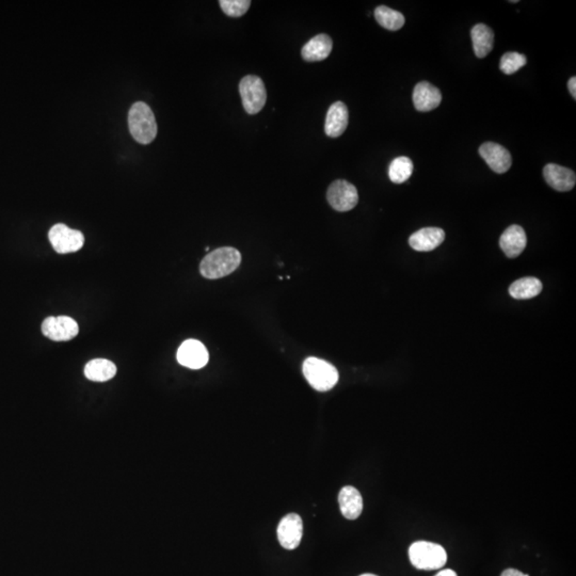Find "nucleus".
<instances>
[{
    "label": "nucleus",
    "mask_w": 576,
    "mask_h": 576,
    "mask_svg": "<svg viewBox=\"0 0 576 576\" xmlns=\"http://www.w3.org/2000/svg\"><path fill=\"white\" fill-rule=\"evenodd\" d=\"M242 254L237 249L223 246L211 251L200 265V273L206 279L215 280L227 277L239 267Z\"/></svg>",
    "instance_id": "nucleus-1"
},
{
    "label": "nucleus",
    "mask_w": 576,
    "mask_h": 576,
    "mask_svg": "<svg viewBox=\"0 0 576 576\" xmlns=\"http://www.w3.org/2000/svg\"><path fill=\"white\" fill-rule=\"evenodd\" d=\"M130 134L141 144H150L157 136V123L152 109L143 101H137L128 113Z\"/></svg>",
    "instance_id": "nucleus-2"
},
{
    "label": "nucleus",
    "mask_w": 576,
    "mask_h": 576,
    "mask_svg": "<svg viewBox=\"0 0 576 576\" xmlns=\"http://www.w3.org/2000/svg\"><path fill=\"white\" fill-rule=\"evenodd\" d=\"M302 372L311 387L318 392L330 391L339 381L337 368L329 362L314 356L306 358Z\"/></svg>",
    "instance_id": "nucleus-3"
},
{
    "label": "nucleus",
    "mask_w": 576,
    "mask_h": 576,
    "mask_svg": "<svg viewBox=\"0 0 576 576\" xmlns=\"http://www.w3.org/2000/svg\"><path fill=\"white\" fill-rule=\"evenodd\" d=\"M409 558L418 570L431 571L444 567L447 561L446 551L434 542H414L409 549Z\"/></svg>",
    "instance_id": "nucleus-4"
},
{
    "label": "nucleus",
    "mask_w": 576,
    "mask_h": 576,
    "mask_svg": "<svg viewBox=\"0 0 576 576\" xmlns=\"http://www.w3.org/2000/svg\"><path fill=\"white\" fill-rule=\"evenodd\" d=\"M244 109L249 115H256L264 108L267 101L266 88L258 76L246 75L239 84Z\"/></svg>",
    "instance_id": "nucleus-5"
},
{
    "label": "nucleus",
    "mask_w": 576,
    "mask_h": 576,
    "mask_svg": "<svg viewBox=\"0 0 576 576\" xmlns=\"http://www.w3.org/2000/svg\"><path fill=\"white\" fill-rule=\"evenodd\" d=\"M49 239L54 250L59 254L73 253L84 246V237L82 232L70 229L65 225H56L49 230Z\"/></svg>",
    "instance_id": "nucleus-6"
},
{
    "label": "nucleus",
    "mask_w": 576,
    "mask_h": 576,
    "mask_svg": "<svg viewBox=\"0 0 576 576\" xmlns=\"http://www.w3.org/2000/svg\"><path fill=\"white\" fill-rule=\"evenodd\" d=\"M329 204L337 211H349L356 206L358 194L356 188L349 182L339 180L333 182L327 192Z\"/></svg>",
    "instance_id": "nucleus-7"
},
{
    "label": "nucleus",
    "mask_w": 576,
    "mask_h": 576,
    "mask_svg": "<svg viewBox=\"0 0 576 576\" xmlns=\"http://www.w3.org/2000/svg\"><path fill=\"white\" fill-rule=\"evenodd\" d=\"M80 327L68 316L47 317L42 323V333L55 342H68L77 337Z\"/></svg>",
    "instance_id": "nucleus-8"
},
{
    "label": "nucleus",
    "mask_w": 576,
    "mask_h": 576,
    "mask_svg": "<svg viewBox=\"0 0 576 576\" xmlns=\"http://www.w3.org/2000/svg\"><path fill=\"white\" fill-rule=\"evenodd\" d=\"M277 540L286 550H295L301 542L303 522L297 513L285 515L277 526Z\"/></svg>",
    "instance_id": "nucleus-9"
},
{
    "label": "nucleus",
    "mask_w": 576,
    "mask_h": 576,
    "mask_svg": "<svg viewBox=\"0 0 576 576\" xmlns=\"http://www.w3.org/2000/svg\"><path fill=\"white\" fill-rule=\"evenodd\" d=\"M178 363L192 370H200L208 363L209 354L206 347L196 339H187L177 350Z\"/></svg>",
    "instance_id": "nucleus-10"
},
{
    "label": "nucleus",
    "mask_w": 576,
    "mask_h": 576,
    "mask_svg": "<svg viewBox=\"0 0 576 576\" xmlns=\"http://www.w3.org/2000/svg\"><path fill=\"white\" fill-rule=\"evenodd\" d=\"M480 156L489 167L499 174L505 173L513 165V157L507 149L494 142L484 143L480 149Z\"/></svg>",
    "instance_id": "nucleus-11"
},
{
    "label": "nucleus",
    "mask_w": 576,
    "mask_h": 576,
    "mask_svg": "<svg viewBox=\"0 0 576 576\" xmlns=\"http://www.w3.org/2000/svg\"><path fill=\"white\" fill-rule=\"evenodd\" d=\"M544 180L557 192H567L575 186L576 176L574 171L555 163H549L544 169Z\"/></svg>",
    "instance_id": "nucleus-12"
},
{
    "label": "nucleus",
    "mask_w": 576,
    "mask_h": 576,
    "mask_svg": "<svg viewBox=\"0 0 576 576\" xmlns=\"http://www.w3.org/2000/svg\"><path fill=\"white\" fill-rule=\"evenodd\" d=\"M442 101L440 90L427 82L416 84L413 91V103L416 111L427 113L434 111Z\"/></svg>",
    "instance_id": "nucleus-13"
},
{
    "label": "nucleus",
    "mask_w": 576,
    "mask_h": 576,
    "mask_svg": "<svg viewBox=\"0 0 576 576\" xmlns=\"http://www.w3.org/2000/svg\"><path fill=\"white\" fill-rule=\"evenodd\" d=\"M445 239V232L439 227H425L412 234L409 244L418 252H430L438 248Z\"/></svg>",
    "instance_id": "nucleus-14"
},
{
    "label": "nucleus",
    "mask_w": 576,
    "mask_h": 576,
    "mask_svg": "<svg viewBox=\"0 0 576 576\" xmlns=\"http://www.w3.org/2000/svg\"><path fill=\"white\" fill-rule=\"evenodd\" d=\"M527 244L525 231L520 225H511L501 234L499 246L509 258L521 256Z\"/></svg>",
    "instance_id": "nucleus-15"
},
{
    "label": "nucleus",
    "mask_w": 576,
    "mask_h": 576,
    "mask_svg": "<svg viewBox=\"0 0 576 576\" xmlns=\"http://www.w3.org/2000/svg\"><path fill=\"white\" fill-rule=\"evenodd\" d=\"M349 121L348 108L343 101H337L329 108L325 132L331 138H337L345 132Z\"/></svg>",
    "instance_id": "nucleus-16"
},
{
    "label": "nucleus",
    "mask_w": 576,
    "mask_h": 576,
    "mask_svg": "<svg viewBox=\"0 0 576 576\" xmlns=\"http://www.w3.org/2000/svg\"><path fill=\"white\" fill-rule=\"evenodd\" d=\"M339 508L342 515L347 520H356L363 511V499L358 489L346 486L339 494Z\"/></svg>",
    "instance_id": "nucleus-17"
},
{
    "label": "nucleus",
    "mask_w": 576,
    "mask_h": 576,
    "mask_svg": "<svg viewBox=\"0 0 576 576\" xmlns=\"http://www.w3.org/2000/svg\"><path fill=\"white\" fill-rule=\"evenodd\" d=\"M333 49L332 39L328 35H316L311 39L303 47L301 55L304 61L318 62L327 59L330 56Z\"/></svg>",
    "instance_id": "nucleus-18"
},
{
    "label": "nucleus",
    "mask_w": 576,
    "mask_h": 576,
    "mask_svg": "<svg viewBox=\"0 0 576 576\" xmlns=\"http://www.w3.org/2000/svg\"><path fill=\"white\" fill-rule=\"evenodd\" d=\"M472 41L476 57L484 58L490 54L494 45V33L490 27L484 24H477L472 29Z\"/></svg>",
    "instance_id": "nucleus-19"
},
{
    "label": "nucleus",
    "mask_w": 576,
    "mask_h": 576,
    "mask_svg": "<svg viewBox=\"0 0 576 576\" xmlns=\"http://www.w3.org/2000/svg\"><path fill=\"white\" fill-rule=\"evenodd\" d=\"M117 374V366L106 358H95L84 368V376L94 382L111 380Z\"/></svg>",
    "instance_id": "nucleus-20"
},
{
    "label": "nucleus",
    "mask_w": 576,
    "mask_h": 576,
    "mask_svg": "<svg viewBox=\"0 0 576 576\" xmlns=\"http://www.w3.org/2000/svg\"><path fill=\"white\" fill-rule=\"evenodd\" d=\"M542 283L537 277H522L509 287L511 297L518 300L532 299L541 293Z\"/></svg>",
    "instance_id": "nucleus-21"
},
{
    "label": "nucleus",
    "mask_w": 576,
    "mask_h": 576,
    "mask_svg": "<svg viewBox=\"0 0 576 576\" xmlns=\"http://www.w3.org/2000/svg\"><path fill=\"white\" fill-rule=\"evenodd\" d=\"M375 18L383 28L389 31H397L405 25V16L401 12L395 11L385 6H379L375 10Z\"/></svg>",
    "instance_id": "nucleus-22"
},
{
    "label": "nucleus",
    "mask_w": 576,
    "mask_h": 576,
    "mask_svg": "<svg viewBox=\"0 0 576 576\" xmlns=\"http://www.w3.org/2000/svg\"><path fill=\"white\" fill-rule=\"evenodd\" d=\"M413 163L406 156L397 157L392 161L389 168V180L394 184H403L411 177Z\"/></svg>",
    "instance_id": "nucleus-23"
},
{
    "label": "nucleus",
    "mask_w": 576,
    "mask_h": 576,
    "mask_svg": "<svg viewBox=\"0 0 576 576\" xmlns=\"http://www.w3.org/2000/svg\"><path fill=\"white\" fill-rule=\"evenodd\" d=\"M527 59L525 56L519 53H507L503 55L499 63V68L501 72L506 75H513L517 73L518 70H521L525 65Z\"/></svg>",
    "instance_id": "nucleus-24"
},
{
    "label": "nucleus",
    "mask_w": 576,
    "mask_h": 576,
    "mask_svg": "<svg viewBox=\"0 0 576 576\" xmlns=\"http://www.w3.org/2000/svg\"><path fill=\"white\" fill-rule=\"evenodd\" d=\"M219 5L227 16L240 18L248 11L251 1L250 0H220Z\"/></svg>",
    "instance_id": "nucleus-25"
},
{
    "label": "nucleus",
    "mask_w": 576,
    "mask_h": 576,
    "mask_svg": "<svg viewBox=\"0 0 576 576\" xmlns=\"http://www.w3.org/2000/svg\"><path fill=\"white\" fill-rule=\"evenodd\" d=\"M501 576H530L528 574L523 573L515 569H507L501 573Z\"/></svg>",
    "instance_id": "nucleus-26"
},
{
    "label": "nucleus",
    "mask_w": 576,
    "mask_h": 576,
    "mask_svg": "<svg viewBox=\"0 0 576 576\" xmlns=\"http://www.w3.org/2000/svg\"><path fill=\"white\" fill-rule=\"evenodd\" d=\"M568 87H569L570 93H571L572 96L574 97L575 99L576 97V78L572 77L570 78L569 84H568Z\"/></svg>",
    "instance_id": "nucleus-27"
},
{
    "label": "nucleus",
    "mask_w": 576,
    "mask_h": 576,
    "mask_svg": "<svg viewBox=\"0 0 576 576\" xmlns=\"http://www.w3.org/2000/svg\"><path fill=\"white\" fill-rule=\"evenodd\" d=\"M436 576H458L457 573L453 570L451 569H445L442 570V571L439 572Z\"/></svg>",
    "instance_id": "nucleus-28"
},
{
    "label": "nucleus",
    "mask_w": 576,
    "mask_h": 576,
    "mask_svg": "<svg viewBox=\"0 0 576 576\" xmlns=\"http://www.w3.org/2000/svg\"><path fill=\"white\" fill-rule=\"evenodd\" d=\"M360 576H378V575H375V574H372V573H364V574H362V575H360Z\"/></svg>",
    "instance_id": "nucleus-29"
}]
</instances>
